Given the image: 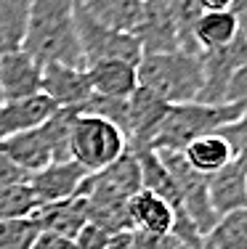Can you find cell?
I'll return each instance as SVG.
<instances>
[{"mask_svg":"<svg viewBox=\"0 0 247 249\" xmlns=\"http://www.w3.org/2000/svg\"><path fill=\"white\" fill-rule=\"evenodd\" d=\"M32 0H0V56L24 48Z\"/></svg>","mask_w":247,"mask_h":249,"instance_id":"ffe728a7","label":"cell"},{"mask_svg":"<svg viewBox=\"0 0 247 249\" xmlns=\"http://www.w3.org/2000/svg\"><path fill=\"white\" fill-rule=\"evenodd\" d=\"M247 61V40L239 35L231 45L218 51H205L202 53V93H199L197 104L218 106L226 104V90L231 77L239 72V67Z\"/></svg>","mask_w":247,"mask_h":249,"instance_id":"ba28073f","label":"cell"},{"mask_svg":"<svg viewBox=\"0 0 247 249\" xmlns=\"http://www.w3.org/2000/svg\"><path fill=\"white\" fill-rule=\"evenodd\" d=\"M234 0H197L202 14H213V11H228Z\"/></svg>","mask_w":247,"mask_h":249,"instance_id":"d6a6232c","label":"cell"},{"mask_svg":"<svg viewBox=\"0 0 247 249\" xmlns=\"http://www.w3.org/2000/svg\"><path fill=\"white\" fill-rule=\"evenodd\" d=\"M138 88L160 96L170 106L194 104L202 93V53L168 51L144 53L138 61Z\"/></svg>","mask_w":247,"mask_h":249,"instance_id":"3957f363","label":"cell"},{"mask_svg":"<svg viewBox=\"0 0 247 249\" xmlns=\"http://www.w3.org/2000/svg\"><path fill=\"white\" fill-rule=\"evenodd\" d=\"M208 194L215 215L223 217L247 207V162H228L223 170L208 178Z\"/></svg>","mask_w":247,"mask_h":249,"instance_id":"5bb4252c","label":"cell"},{"mask_svg":"<svg viewBox=\"0 0 247 249\" xmlns=\"http://www.w3.org/2000/svg\"><path fill=\"white\" fill-rule=\"evenodd\" d=\"M170 111V104L160 96L138 88L128 98V124H125V138H128V151H141L149 149L154 141L160 124L165 122Z\"/></svg>","mask_w":247,"mask_h":249,"instance_id":"9c48e42d","label":"cell"},{"mask_svg":"<svg viewBox=\"0 0 247 249\" xmlns=\"http://www.w3.org/2000/svg\"><path fill=\"white\" fill-rule=\"evenodd\" d=\"M138 191H141V167L136 154L128 151L125 157H120L107 170L88 175V180L80 188V196H85L88 201L91 223L114 236L122 233V231H131L128 201Z\"/></svg>","mask_w":247,"mask_h":249,"instance_id":"7a4b0ae2","label":"cell"},{"mask_svg":"<svg viewBox=\"0 0 247 249\" xmlns=\"http://www.w3.org/2000/svg\"><path fill=\"white\" fill-rule=\"evenodd\" d=\"M40 231H51V233L67 236V239H77V233L91 223L88 215V201L85 196H72L67 201H56V204H43L35 212Z\"/></svg>","mask_w":247,"mask_h":249,"instance_id":"ac0fdd59","label":"cell"},{"mask_svg":"<svg viewBox=\"0 0 247 249\" xmlns=\"http://www.w3.org/2000/svg\"><path fill=\"white\" fill-rule=\"evenodd\" d=\"M0 104H3V96H0Z\"/></svg>","mask_w":247,"mask_h":249,"instance_id":"e575fe53","label":"cell"},{"mask_svg":"<svg viewBox=\"0 0 247 249\" xmlns=\"http://www.w3.org/2000/svg\"><path fill=\"white\" fill-rule=\"evenodd\" d=\"M128 220H131V231H136V233L168 236L175 223V210L160 196L141 188L136 196L128 201Z\"/></svg>","mask_w":247,"mask_h":249,"instance_id":"9a60e30c","label":"cell"},{"mask_svg":"<svg viewBox=\"0 0 247 249\" xmlns=\"http://www.w3.org/2000/svg\"><path fill=\"white\" fill-rule=\"evenodd\" d=\"M75 109H58L45 124L0 141V151L27 175H35L54 162H69V133Z\"/></svg>","mask_w":247,"mask_h":249,"instance_id":"277c9868","label":"cell"},{"mask_svg":"<svg viewBox=\"0 0 247 249\" xmlns=\"http://www.w3.org/2000/svg\"><path fill=\"white\" fill-rule=\"evenodd\" d=\"M75 5L77 0H32L29 29L21 51L40 64H67L85 69Z\"/></svg>","mask_w":247,"mask_h":249,"instance_id":"6da1fadb","label":"cell"},{"mask_svg":"<svg viewBox=\"0 0 247 249\" xmlns=\"http://www.w3.org/2000/svg\"><path fill=\"white\" fill-rule=\"evenodd\" d=\"M88 180V173L80 167L77 162H54L45 170L29 175V188L35 191L40 207L43 204H56V201H67L77 196L82 183Z\"/></svg>","mask_w":247,"mask_h":249,"instance_id":"30bf717a","label":"cell"},{"mask_svg":"<svg viewBox=\"0 0 247 249\" xmlns=\"http://www.w3.org/2000/svg\"><path fill=\"white\" fill-rule=\"evenodd\" d=\"M40 225L35 217L19 220H0V249H29L38 239Z\"/></svg>","mask_w":247,"mask_h":249,"instance_id":"d4e9b609","label":"cell"},{"mask_svg":"<svg viewBox=\"0 0 247 249\" xmlns=\"http://www.w3.org/2000/svg\"><path fill=\"white\" fill-rule=\"evenodd\" d=\"M191 37L199 53H205V51H218L231 45L239 37V29L231 11H213V14H199V19L194 21Z\"/></svg>","mask_w":247,"mask_h":249,"instance_id":"d6986e66","label":"cell"},{"mask_svg":"<svg viewBox=\"0 0 247 249\" xmlns=\"http://www.w3.org/2000/svg\"><path fill=\"white\" fill-rule=\"evenodd\" d=\"M109 239H112V233H107L104 228H98V225H93V223H88L77 233L75 244H77V249H107Z\"/></svg>","mask_w":247,"mask_h":249,"instance_id":"4316f807","label":"cell"},{"mask_svg":"<svg viewBox=\"0 0 247 249\" xmlns=\"http://www.w3.org/2000/svg\"><path fill=\"white\" fill-rule=\"evenodd\" d=\"M75 21H77V37H80L85 69L101 61H128L138 67L144 48H141L136 35H125V32H114V29L101 27L82 11L80 3L75 5Z\"/></svg>","mask_w":247,"mask_h":249,"instance_id":"52a82bcc","label":"cell"},{"mask_svg":"<svg viewBox=\"0 0 247 249\" xmlns=\"http://www.w3.org/2000/svg\"><path fill=\"white\" fill-rule=\"evenodd\" d=\"M138 3H154V0H138Z\"/></svg>","mask_w":247,"mask_h":249,"instance_id":"836d02e7","label":"cell"},{"mask_svg":"<svg viewBox=\"0 0 247 249\" xmlns=\"http://www.w3.org/2000/svg\"><path fill=\"white\" fill-rule=\"evenodd\" d=\"M93 96L131 98L138 90V69L128 61H101L85 69Z\"/></svg>","mask_w":247,"mask_h":249,"instance_id":"e0dca14e","label":"cell"},{"mask_svg":"<svg viewBox=\"0 0 247 249\" xmlns=\"http://www.w3.org/2000/svg\"><path fill=\"white\" fill-rule=\"evenodd\" d=\"M231 16H234V21H237V29H239V35L247 40V0H234L231 3Z\"/></svg>","mask_w":247,"mask_h":249,"instance_id":"4dcf8cb0","label":"cell"},{"mask_svg":"<svg viewBox=\"0 0 247 249\" xmlns=\"http://www.w3.org/2000/svg\"><path fill=\"white\" fill-rule=\"evenodd\" d=\"M40 201L29 183L0 188V220H19V217H32L38 212Z\"/></svg>","mask_w":247,"mask_h":249,"instance_id":"cb8c5ba5","label":"cell"},{"mask_svg":"<svg viewBox=\"0 0 247 249\" xmlns=\"http://www.w3.org/2000/svg\"><path fill=\"white\" fill-rule=\"evenodd\" d=\"M226 104H234V106H242V109H247V61L239 67V72L231 77V82H228Z\"/></svg>","mask_w":247,"mask_h":249,"instance_id":"83f0119b","label":"cell"},{"mask_svg":"<svg viewBox=\"0 0 247 249\" xmlns=\"http://www.w3.org/2000/svg\"><path fill=\"white\" fill-rule=\"evenodd\" d=\"M43 88V64L29 53L16 51L0 56V96L3 101H19L38 96Z\"/></svg>","mask_w":247,"mask_h":249,"instance_id":"7c38bea8","label":"cell"},{"mask_svg":"<svg viewBox=\"0 0 247 249\" xmlns=\"http://www.w3.org/2000/svg\"><path fill=\"white\" fill-rule=\"evenodd\" d=\"M128 154V138L117 124L104 117L75 114L69 133V157L88 175L101 173Z\"/></svg>","mask_w":247,"mask_h":249,"instance_id":"8992f818","label":"cell"},{"mask_svg":"<svg viewBox=\"0 0 247 249\" xmlns=\"http://www.w3.org/2000/svg\"><path fill=\"white\" fill-rule=\"evenodd\" d=\"M245 111L247 109L234 106V104L208 106V104H197V101L194 104H175L170 106L168 117L160 124L149 149L152 151H184L197 138L213 135L221 127L231 124L234 120H239Z\"/></svg>","mask_w":247,"mask_h":249,"instance_id":"5b68a950","label":"cell"},{"mask_svg":"<svg viewBox=\"0 0 247 249\" xmlns=\"http://www.w3.org/2000/svg\"><path fill=\"white\" fill-rule=\"evenodd\" d=\"M138 159V167H141V188L154 196H160L162 201H168L175 212L181 210V196H178V188H175L173 178H170L168 167L162 164L160 154L152 151V149H141L133 151Z\"/></svg>","mask_w":247,"mask_h":249,"instance_id":"44dd1931","label":"cell"},{"mask_svg":"<svg viewBox=\"0 0 247 249\" xmlns=\"http://www.w3.org/2000/svg\"><path fill=\"white\" fill-rule=\"evenodd\" d=\"M218 135L228 143L234 162H247V111L239 120H234L231 124L218 130Z\"/></svg>","mask_w":247,"mask_h":249,"instance_id":"484cf974","label":"cell"},{"mask_svg":"<svg viewBox=\"0 0 247 249\" xmlns=\"http://www.w3.org/2000/svg\"><path fill=\"white\" fill-rule=\"evenodd\" d=\"M205 244L210 249H247V207L218 217Z\"/></svg>","mask_w":247,"mask_h":249,"instance_id":"603a6c76","label":"cell"},{"mask_svg":"<svg viewBox=\"0 0 247 249\" xmlns=\"http://www.w3.org/2000/svg\"><path fill=\"white\" fill-rule=\"evenodd\" d=\"M56 111H58V106L48 96H43V93L29 96V98H19V101H3L0 104V141L40 127Z\"/></svg>","mask_w":247,"mask_h":249,"instance_id":"4fadbf2b","label":"cell"},{"mask_svg":"<svg viewBox=\"0 0 247 249\" xmlns=\"http://www.w3.org/2000/svg\"><path fill=\"white\" fill-rule=\"evenodd\" d=\"M29 249H77V244H75V239H67V236L51 233V231H40Z\"/></svg>","mask_w":247,"mask_h":249,"instance_id":"f546056e","label":"cell"},{"mask_svg":"<svg viewBox=\"0 0 247 249\" xmlns=\"http://www.w3.org/2000/svg\"><path fill=\"white\" fill-rule=\"evenodd\" d=\"M43 96H48L58 109H80L93 96L85 69L67 64H43Z\"/></svg>","mask_w":247,"mask_h":249,"instance_id":"8fae6325","label":"cell"},{"mask_svg":"<svg viewBox=\"0 0 247 249\" xmlns=\"http://www.w3.org/2000/svg\"><path fill=\"white\" fill-rule=\"evenodd\" d=\"M181 154H184V159L189 162V167L197 170V173L205 175V178L215 175L218 170H223L228 162H231V149H228V143L221 138L218 133L205 135V138H197Z\"/></svg>","mask_w":247,"mask_h":249,"instance_id":"7402d4cb","label":"cell"},{"mask_svg":"<svg viewBox=\"0 0 247 249\" xmlns=\"http://www.w3.org/2000/svg\"><path fill=\"white\" fill-rule=\"evenodd\" d=\"M29 175L21 173L3 151H0V188H8V186H19V183H27Z\"/></svg>","mask_w":247,"mask_h":249,"instance_id":"f1b7e54d","label":"cell"},{"mask_svg":"<svg viewBox=\"0 0 247 249\" xmlns=\"http://www.w3.org/2000/svg\"><path fill=\"white\" fill-rule=\"evenodd\" d=\"M77 3L93 21L125 35H136L146 16V3L138 0H77Z\"/></svg>","mask_w":247,"mask_h":249,"instance_id":"2e32d148","label":"cell"},{"mask_svg":"<svg viewBox=\"0 0 247 249\" xmlns=\"http://www.w3.org/2000/svg\"><path fill=\"white\" fill-rule=\"evenodd\" d=\"M107 249H136V233L133 231H122V233H114L109 239Z\"/></svg>","mask_w":247,"mask_h":249,"instance_id":"1f68e13d","label":"cell"}]
</instances>
